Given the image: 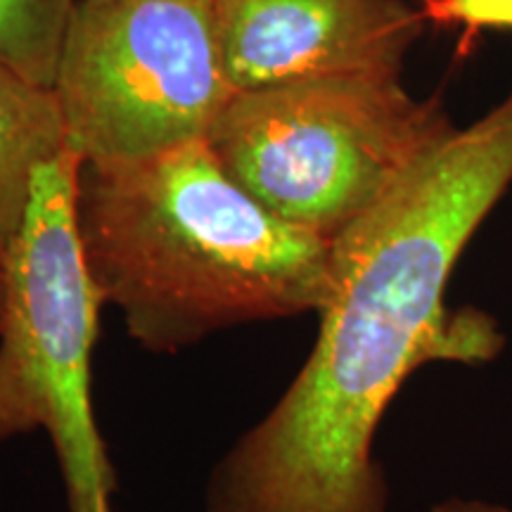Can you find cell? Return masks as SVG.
<instances>
[{"label":"cell","instance_id":"cell-10","mask_svg":"<svg viewBox=\"0 0 512 512\" xmlns=\"http://www.w3.org/2000/svg\"><path fill=\"white\" fill-rule=\"evenodd\" d=\"M3 313H5V273H3V261H0V325H3Z\"/></svg>","mask_w":512,"mask_h":512},{"label":"cell","instance_id":"cell-7","mask_svg":"<svg viewBox=\"0 0 512 512\" xmlns=\"http://www.w3.org/2000/svg\"><path fill=\"white\" fill-rule=\"evenodd\" d=\"M76 0H0V57L53 88L57 60Z\"/></svg>","mask_w":512,"mask_h":512},{"label":"cell","instance_id":"cell-1","mask_svg":"<svg viewBox=\"0 0 512 512\" xmlns=\"http://www.w3.org/2000/svg\"><path fill=\"white\" fill-rule=\"evenodd\" d=\"M79 235L102 304L152 354L318 313L330 297L332 242L261 207L207 140L83 166Z\"/></svg>","mask_w":512,"mask_h":512},{"label":"cell","instance_id":"cell-9","mask_svg":"<svg viewBox=\"0 0 512 512\" xmlns=\"http://www.w3.org/2000/svg\"><path fill=\"white\" fill-rule=\"evenodd\" d=\"M427 512H512L510 505L484 501V498H465V496H451L444 501L434 503Z\"/></svg>","mask_w":512,"mask_h":512},{"label":"cell","instance_id":"cell-8","mask_svg":"<svg viewBox=\"0 0 512 512\" xmlns=\"http://www.w3.org/2000/svg\"><path fill=\"white\" fill-rule=\"evenodd\" d=\"M422 19L467 31L512 29V0H422Z\"/></svg>","mask_w":512,"mask_h":512},{"label":"cell","instance_id":"cell-2","mask_svg":"<svg viewBox=\"0 0 512 512\" xmlns=\"http://www.w3.org/2000/svg\"><path fill=\"white\" fill-rule=\"evenodd\" d=\"M453 128L401 76L337 74L233 93L204 140L261 207L332 242Z\"/></svg>","mask_w":512,"mask_h":512},{"label":"cell","instance_id":"cell-6","mask_svg":"<svg viewBox=\"0 0 512 512\" xmlns=\"http://www.w3.org/2000/svg\"><path fill=\"white\" fill-rule=\"evenodd\" d=\"M64 147L53 88L31 81L0 57V261L27 209L36 169Z\"/></svg>","mask_w":512,"mask_h":512},{"label":"cell","instance_id":"cell-5","mask_svg":"<svg viewBox=\"0 0 512 512\" xmlns=\"http://www.w3.org/2000/svg\"><path fill=\"white\" fill-rule=\"evenodd\" d=\"M235 93L337 74L401 76L425 27L406 0H207Z\"/></svg>","mask_w":512,"mask_h":512},{"label":"cell","instance_id":"cell-4","mask_svg":"<svg viewBox=\"0 0 512 512\" xmlns=\"http://www.w3.org/2000/svg\"><path fill=\"white\" fill-rule=\"evenodd\" d=\"M53 93L83 166L204 140L233 98L207 0H76Z\"/></svg>","mask_w":512,"mask_h":512},{"label":"cell","instance_id":"cell-3","mask_svg":"<svg viewBox=\"0 0 512 512\" xmlns=\"http://www.w3.org/2000/svg\"><path fill=\"white\" fill-rule=\"evenodd\" d=\"M83 162L64 147L36 169L3 256L0 441L43 430L69 512H114L117 470L95 420L93 347L102 297L79 235Z\"/></svg>","mask_w":512,"mask_h":512}]
</instances>
